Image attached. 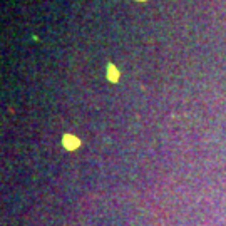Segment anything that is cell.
<instances>
[{"label": "cell", "instance_id": "obj_1", "mask_svg": "<svg viewBox=\"0 0 226 226\" xmlns=\"http://www.w3.org/2000/svg\"><path fill=\"white\" fill-rule=\"evenodd\" d=\"M62 141H64V146H66L67 149H70V151H72V149H77L79 144H81V142H79V139L74 137V136H70V134H66Z\"/></svg>", "mask_w": 226, "mask_h": 226}, {"label": "cell", "instance_id": "obj_2", "mask_svg": "<svg viewBox=\"0 0 226 226\" xmlns=\"http://www.w3.org/2000/svg\"><path fill=\"white\" fill-rule=\"evenodd\" d=\"M109 79L111 81H117V70L112 64H109Z\"/></svg>", "mask_w": 226, "mask_h": 226}]
</instances>
